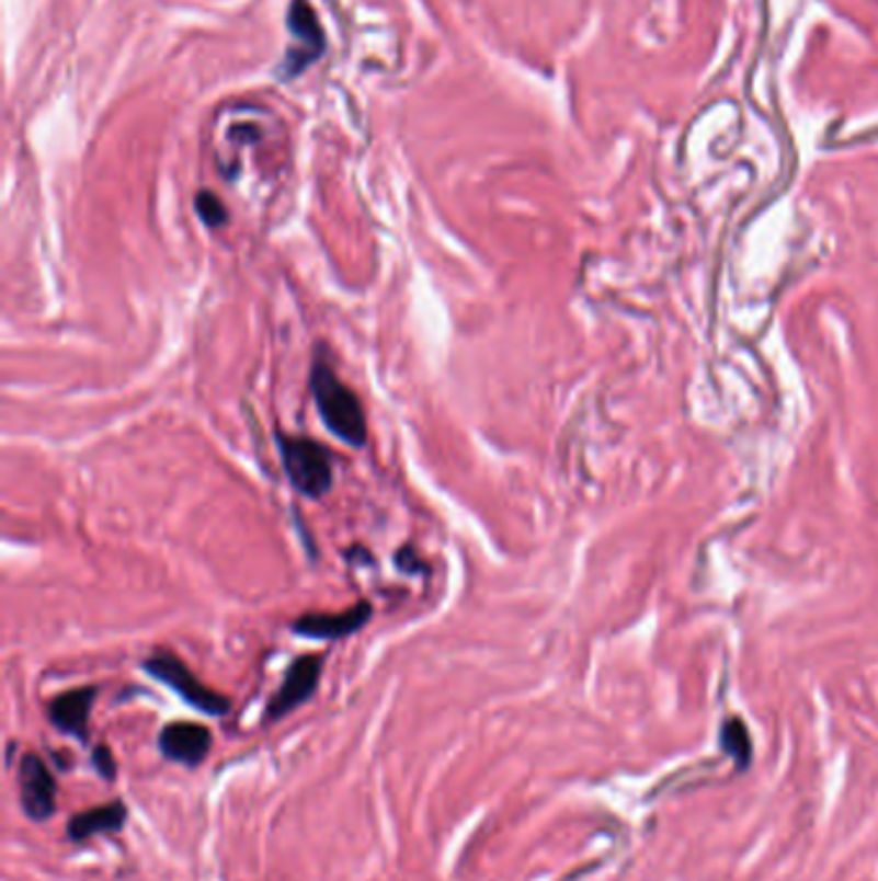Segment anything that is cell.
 <instances>
[{
  "instance_id": "6da1fadb",
  "label": "cell",
  "mask_w": 878,
  "mask_h": 881,
  "mask_svg": "<svg viewBox=\"0 0 878 881\" xmlns=\"http://www.w3.org/2000/svg\"><path fill=\"white\" fill-rule=\"evenodd\" d=\"M309 389H312L315 408L328 431L343 444L364 446L368 436L364 405H361L358 394L349 385H343V379L324 358H315L312 371H309Z\"/></svg>"
},
{
  "instance_id": "7a4b0ae2",
  "label": "cell",
  "mask_w": 878,
  "mask_h": 881,
  "mask_svg": "<svg viewBox=\"0 0 878 881\" xmlns=\"http://www.w3.org/2000/svg\"><path fill=\"white\" fill-rule=\"evenodd\" d=\"M276 444L278 454H282L284 472L299 495L309 497V501H320V497L330 493L335 480V467L333 457L320 440L276 433Z\"/></svg>"
},
{
  "instance_id": "3957f363",
  "label": "cell",
  "mask_w": 878,
  "mask_h": 881,
  "mask_svg": "<svg viewBox=\"0 0 878 881\" xmlns=\"http://www.w3.org/2000/svg\"><path fill=\"white\" fill-rule=\"evenodd\" d=\"M145 671L152 675L155 680L162 683V686L171 688L173 694H179L189 707H194L196 711L209 717H225L230 711V699L225 694H217L214 688L204 686L202 680L196 678L194 671L173 655V652L160 650L145 660Z\"/></svg>"
},
{
  "instance_id": "277c9868",
  "label": "cell",
  "mask_w": 878,
  "mask_h": 881,
  "mask_svg": "<svg viewBox=\"0 0 878 881\" xmlns=\"http://www.w3.org/2000/svg\"><path fill=\"white\" fill-rule=\"evenodd\" d=\"M322 675V657L320 655H301L294 660L286 671V678L278 686V691L271 696L265 707V722H278L292 711H297L301 703L312 699Z\"/></svg>"
},
{
  "instance_id": "5b68a950",
  "label": "cell",
  "mask_w": 878,
  "mask_h": 881,
  "mask_svg": "<svg viewBox=\"0 0 878 881\" xmlns=\"http://www.w3.org/2000/svg\"><path fill=\"white\" fill-rule=\"evenodd\" d=\"M21 810L28 820L47 822L57 810V781L39 755L26 753L19 763Z\"/></svg>"
},
{
  "instance_id": "8992f818",
  "label": "cell",
  "mask_w": 878,
  "mask_h": 881,
  "mask_svg": "<svg viewBox=\"0 0 878 881\" xmlns=\"http://www.w3.org/2000/svg\"><path fill=\"white\" fill-rule=\"evenodd\" d=\"M289 32L294 34L297 44L286 49L284 55V78L299 76L301 70L307 68L309 62H315L317 57L322 55L324 49V34L320 21H317V13L307 0H294L289 9Z\"/></svg>"
},
{
  "instance_id": "52a82bcc",
  "label": "cell",
  "mask_w": 878,
  "mask_h": 881,
  "mask_svg": "<svg viewBox=\"0 0 878 881\" xmlns=\"http://www.w3.org/2000/svg\"><path fill=\"white\" fill-rule=\"evenodd\" d=\"M372 604L361 600V604L345 608L338 614H305L292 623L294 634L309 637V640H343L361 631L372 619Z\"/></svg>"
},
{
  "instance_id": "ba28073f",
  "label": "cell",
  "mask_w": 878,
  "mask_h": 881,
  "mask_svg": "<svg viewBox=\"0 0 878 881\" xmlns=\"http://www.w3.org/2000/svg\"><path fill=\"white\" fill-rule=\"evenodd\" d=\"M158 745L168 760L196 768L212 751V732L196 722H171L160 730Z\"/></svg>"
},
{
  "instance_id": "9c48e42d",
  "label": "cell",
  "mask_w": 878,
  "mask_h": 881,
  "mask_svg": "<svg viewBox=\"0 0 878 881\" xmlns=\"http://www.w3.org/2000/svg\"><path fill=\"white\" fill-rule=\"evenodd\" d=\"M95 688L83 686V688H72V691H65L57 696L55 701L49 703L47 714L49 722L57 726V730L65 734H72L78 737L80 743L88 740V722H91V709L95 701Z\"/></svg>"
},
{
  "instance_id": "30bf717a",
  "label": "cell",
  "mask_w": 878,
  "mask_h": 881,
  "mask_svg": "<svg viewBox=\"0 0 878 881\" xmlns=\"http://www.w3.org/2000/svg\"><path fill=\"white\" fill-rule=\"evenodd\" d=\"M127 822V806L122 802H112L103 806H93V810L72 814L68 822V838L76 843H85L103 833H116Z\"/></svg>"
},
{
  "instance_id": "8fae6325",
  "label": "cell",
  "mask_w": 878,
  "mask_h": 881,
  "mask_svg": "<svg viewBox=\"0 0 878 881\" xmlns=\"http://www.w3.org/2000/svg\"><path fill=\"white\" fill-rule=\"evenodd\" d=\"M721 743H725L727 753H732L737 760H740V766L744 768L750 763V737H748V730H744V724L740 719H729L725 724V732H721Z\"/></svg>"
},
{
  "instance_id": "7c38bea8",
  "label": "cell",
  "mask_w": 878,
  "mask_h": 881,
  "mask_svg": "<svg viewBox=\"0 0 878 881\" xmlns=\"http://www.w3.org/2000/svg\"><path fill=\"white\" fill-rule=\"evenodd\" d=\"M196 215L206 227L217 230L227 225V207L214 191H198L196 194Z\"/></svg>"
},
{
  "instance_id": "4fadbf2b",
  "label": "cell",
  "mask_w": 878,
  "mask_h": 881,
  "mask_svg": "<svg viewBox=\"0 0 878 881\" xmlns=\"http://www.w3.org/2000/svg\"><path fill=\"white\" fill-rule=\"evenodd\" d=\"M93 766L103 778H106V781H112V778L116 776V763H114L112 747H109V745L95 747V751H93Z\"/></svg>"
}]
</instances>
